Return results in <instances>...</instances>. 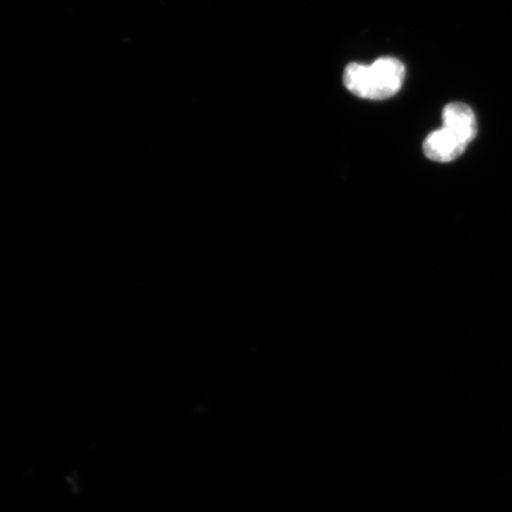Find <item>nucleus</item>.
<instances>
[{"instance_id": "nucleus-1", "label": "nucleus", "mask_w": 512, "mask_h": 512, "mask_svg": "<svg viewBox=\"0 0 512 512\" xmlns=\"http://www.w3.org/2000/svg\"><path fill=\"white\" fill-rule=\"evenodd\" d=\"M406 78V68L394 57H382L371 64L350 63L343 81L358 98L386 100L398 93Z\"/></svg>"}, {"instance_id": "nucleus-2", "label": "nucleus", "mask_w": 512, "mask_h": 512, "mask_svg": "<svg viewBox=\"0 0 512 512\" xmlns=\"http://www.w3.org/2000/svg\"><path fill=\"white\" fill-rule=\"evenodd\" d=\"M467 145L469 143L458 134L443 126L426 138L424 152L426 157L434 162L448 163L462 156Z\"/></svg>"}, {"instance_id": "nucleus-3", "label": "nucleus", "mask_w": 512, "mask_h": 512, "mask_svg": "<svg viewBox=\"0 0 512 512\" xmlns=\"http://www.w3.org/2000/svg\"><path fill=\"white\" fill-rule=\"evenodd\" d=\"M443 123L444 127L458 134L466 143L470 144L477 136L475 112L472 111L471 107L460 104V102H453V104L444 108Z\"/></svg>"}]
</instances>
